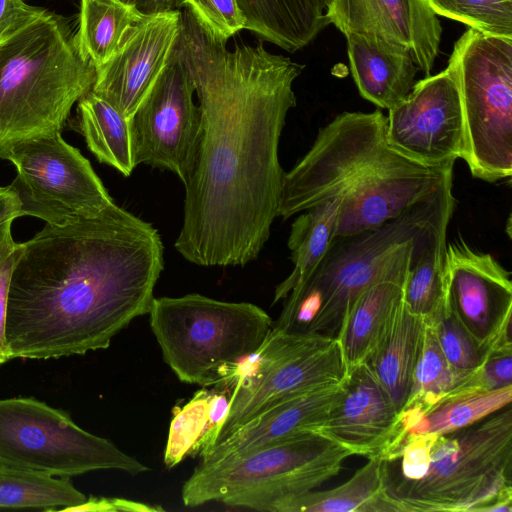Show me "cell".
Wrapping results in <instances>:
<instances>
[{
  "label": "cell",
  "instance_id": "6da1fadb",
  "mask_svg": "<svg viewBox=\"0 0 512 512\" xmlns=\"http://www.w3.org/2000/svg\"><path fill=\"white\" fill-rule=\"evenodd\" d=\"M182 15L176 49L195 86L201 136L175 248L196 265L243 266L259 256L278 217L279 142L305 66L261 41L229 50Z\"/></svg>",
  "mask_w": 512,
  "mask_h": 512
},
{
  "label": "cell",
  "instance_id": "7a4b0ae2",
  "mask_svg": "<svg viewBox=\"0 0 512 512\" xmlns=\"http://www.w3.org/2000/svg\"><path fill=\"white\" fill-rule=\"evenodd\" d=\"M156 228L114 202L21 243L7 296L11 359H51L106 349L148 314L164 269Z\"/></svg>",
  "mask_w": 512,
  "mask_h": 512
},
{
  "label": "cell",
  "instance_id": "3957f363",
  "mask_svg": "<svg viewBox=\"0 0 512 512\" xmlns=\"http://www.w3.org/2000/svg\"><path fill=\"white\" fill-rule=\"evenodd\" d=\"M381 110L342 112L321 127L284 173L278 217L286 220L338 198L336 237L378 228L452 187L454 164L428 166L397 151Z\"/></svg>",
  "mask_w": 512,
  "mask_h": 512
},
{
  "label": "cell",
  "instance_id": "277c9868",
  "mask_svg": "<svg viewBox=\"0 0 512 512\" xmlns=\"http://www.w3.org/2000/svg\"><path fill=\"white\" fill-rule=\"evenodd\" d=\"M381 459L386 512H512V409L440 435L403 437Z\"/></svg>",
  "mask_w": 512,
  "mask_h": 512
},
{
  "label": "cell",
  "instance_id": "5b68a950",
  "mask_svg": "<svg viewBox=\"0 0 512 512\" xmlns=\"http://www.w3.org/2000/svg\"><path fill=\"white\" fill-rule=\"evenodd\" d=\"M452 187L378 228L336 237L316 269L288 294L272 330L335 339L356 299L382 281L405 283L417 250L447 231Z\"/></svg>",
  "mask_w": 512,
  "mask_h": 512
},
{
  "label": "cell",
  "instance_id": "8992f818",
  "mask_svg": "<svg viewBox=\"0 0 512 512\" xmlns=\"http://www.w3.org/2000/svg\"><path fill=\"white\" fill-rule=\"evenodd\" d=\"M95 80L67 23L48 10L0 41V154L20 140L61 133Z\"/></svg>",
  "mask_w": 512,
  "mask_h": 512
},
{
  "label": "cell",
  "instance_id": "52a82bcc",
  "mask_svg": "<svg viewBox=\"0 0 512 512\" xmlns=\"http://www.w3.org/2000/svg\"><path fill=\"white\" fill-rule=\"evenodd\" d=\"M150 327L163 360L182 382L228 387L271 331V317L248 302L193 293L154 298Z\"/></svg>",
  "mask_w": 512,
  "mask_h": 512
},
{
  "label": "cell",
  "instance_id": "ba28073f",
  "mask_svg": "<svg viewBox=\"0 0 512 512\" xmlns=\"http://www.w3.org/2000/svg\"><path fill=\"white\" fill-rule=\"evenodd\" d=\"M351 455L323 435L307 432L243 454L201 461L182 486V502L187 507L221 502L270 511L276 502L336 476Z\"/></svg>",
  "mask_w": 512,
  "mask_h": 512
},
{
  "label": "cell",
  "instance_id": "9c48e42d",
  "mask_svg": "<svg viewBox=\"0 0 512 512\" xmlns=\"http://www.w3.org/2000/svg\"><path fill=\"white\" fill-rule=\"evenodd\" d=\"M459 87L465 148L473 177L496 182L512 175V38L468 28L448 65Z\"/></svg>",
  "mask_w": 512,
  "mask_h": 512
},
{
  "label": "cell",
  "instance_id": "30bf717a",
  "mask_svg": "<svg viewBox=\"0 0 512 512\" xmlns=\"http://www.w3.org/2000/svg\"><path fill=\"white\" fill-rule=\"evenodd\" d=\"M0 465L73 477L97 470L138 475L149 470L63 410L33 397L0 399Z\"/></svg>",
  "mask_w": 512,
  "mask_h": 512
},
{
  "label": "cell",
  "instance_id": "8fae6325",
  "mask_svg": "<svg viewBox=\"0 0 512 512\" xmlns=\"http://www.w3.org/2000/svg\"><path fill=\"white\" fill-rule=\"evenodd\" d=\"M346 373L336 338L271 328L259 350L233 376L228 413L216 443L274 402L339 383Z\"/></svg>",
  "mask_w": 512,
  "mask_h": 512
},
{
  "label": "cell",
  "instance_id": "7c38bea8",
  "mask_svg": "<svg viewBox=\"0 0 512 512\" xmlns=\"http://www.w3.org/2000/svg\"><path fill=\"white\" fill-rule=\"evenodd\" d=\"M0 159L16 169L10 187L20 200L22 216L63 226L97 215L114 202L89 160L61 133L12 143Z\"/></svg>",
  "mask_w": 512,
  "mask_h": 512
},
{
  "label": "cell",
  "instance_id": "4fadbf2b",
  "mask_svg": "<svg viewBox=\"0 0 512 512\" xmlns=\"http://www.w3.org/2000/svg\"><path fill=\"white\" fill-rule=\"evenodd\" d=\"M195 86L176 47L157 81L129 118L135 165L176 174L183 184L193 167L201 112Z\"/></svg>",
  "mask_w": 512,
  "mask_h": 512
},
{
  "label": "cell",
  "instance_id": "5bb4252c",
  "mask_svg": "<svg viewBox=\"0 0 512 512\" xmlns=\"http://www.w3.org/2000/svg\"><path fill=\"white\" fill-rule=\"evenodd\" d=\"M386 119L389 143L405 156L428 166L462 159L464 117L456 76L449 66L416 82L388 110Z\"/></svg>",
  "mask_w": 512,
  "mask_h": 512
},
{
  "label": "cell",
  "instance_id": "9a60e30c",
  "mask_svg": "<svg viewBox=\"0 0 512 512\" xmlns=\"http://www.w3.org/2000/svg\"><path fill=\"white\" fill-rule=\"evenodd\" d=\"M511 273L491 254L462 239L446 246L444 278L448 305L485 354L512 348Z\"/></svg>",
  "mask_w": 512,
  "mask_h": 512
},
{
  "label": "cell",
  "instance_id": "2e32d148",
  "mask_svg": "<svg viewBox=\"0 0 512 512\" xmlns=\"http://www.w3.org/2000/svg\"><path fill=\"white\" fill-rule=\"evenodd\" d=\"M183 27L180 9L144 14L96 69L92 91L130 118L166 67Z\"/></svg>",
  "mask_w": 512,
  "mask_h": 512
},
{
  "label": "cell",
  "instance_id": "e0dca14e",
  "mask_svg": "<svg viewBox=\"0 0 512 512\" xmlns=\"http://www.w3.org/2000/svg\"><path fill=\"white\" fill-rule=\"evenodd\" d=\"M316 433L352 455L381 458L402 438L400 413L366 364L348 371Z\"/></svg>",
  "mask_w": 512,
  "mask_h": 512
},
{
  "label": "cell",
  "instance_id": "ac0fdd59",
  "mask_svg": "<svg viewBox=\"0 0 512 512\" xmlns=\"http://www.w3.org/2000/svg\"><path fill=\"white\" fill-rule=\"evenodd\" d=\"M326 16L344 35L362 34L404 46L425 77L431 75L442 26L426 0H332Z\"/></svg>",
  "mask_w": 512,
  "mask_h": 512
},
{
  "label": "cell",
  "instance_id": "d6986e66",
  "mask_svg": "<svg viewBox=\"0 0 512 512\" xmlns=\"http://www.w3.org/2000/svg\"><path fill=\"white\" fill-rule=\"evenodd\" d=\"M342 380L274 402L215 443L210 451L201 457L202 462L243 454L277 441L315 432L337 399Z\"/></svg>",
  "mask_w": 512,
  "mask_h": 512
},
{
  "label": "cell",
  "instance_id": "ffe728a7",
  "mask_svg": "<svg viewBox=\"0 0 512 512\" xmlns=\"http://www.w3.org/2000/svg\"><path fill=\"white\" fill-rule=\"evenodd\" d=\"M345 37L351 75L364 99L389 110L409 94L419 69L407 48L362 34Z\"/></svg>",
  "mask_w": 512,
  "mask_h": 512
},
{
  "label": "cell",
  "instance_id": "44dd1931",
  "mask_svg": "<svg viewBox=\"0 0 512 512\" xmlns=\"http://www.w3.org/2000/svg\"><path fill=\"white\" fill-rule=\"evenodd\" d=\"M424 330V319L412 314L402 300L383 338L364 363L399 413L408 398Z\"/></svg>",
  "mask_w": 512,
  "mask_h": 512
},
{
  "label": "cell",
  "instance_id": "7402d4cb",
  "mask_svg": "<svg viewBox=\"0 0 512 512\" xmlns=\"http://www.w3.org/2000/svg\"><path fill=\"white\" fill-rule=\"evenodd\" d=\"M404 284L379 282L354 302L336 336L346 372L364 364L383 338L403 300Z\"/></svg>",
  "mask_w": 512,
  "mask_h": 512
},
{
  "label": "cell",
  "instance_id": "603a6c76",
  "mask_svg": "<svg viewBox=\"0 0 512 512\" xmlns=\"http://www.w3.org/2000/svg\"><path fill=\"white\" fill-rule=\"evenodd\" d=\"M246 30L261 42L294 53L309 45L329 25L310 0H237Z\"/></svg>",
  "mask_w": 512,
  "mask_h": 512
},
{
  "label": "cell",
  "instance_id": "cb8c5ba5",
  "mask_svg": "<svg viewBox=\"0 0 512 512\" xmlns=\"http://www.w3.org/2000/svg\"><path fill=\"white\" fill-rule=\"evenodd\" d=\"M77 102L71 127L84 137L88 149L100 163L130 176L136 165L129 119L92 90Z\"/></svg>",
  "mask_w": 512,
  "mask_h": 512
},
{
  "label": "cell",
  "instance_id": "d4e9b609",
  "mask_svg": "<svg viewBox=\"0 0 512 512\" xmlns=\"http://www.w3.org/2000/svg\"><path fill=\"white\" fill-rule=\"evenodd\" d=\"M340 200L333 198L301 213L291 225L288 248L294 268L275 289L273 304L288 296L324 258L334 239Z\"/></svg>",
  "mask_w": 512,
  "mask_h": 512
},
{
  "label": "cell",
  "instance_id": "484cf974",
  "mask_svg": "<svg viewBox=\"0 0 512 512\" xmlns=\"http://www.w3.org/2000/svg\"><path fill=\"white\" fill-rule=\"evenodd\" d=\"M143 16L125 0H80L78 30L73 35L76 48L97 69L115 54Z\"/></svg>",
  "mask_w": 512,
  "mask_h": 512
},
{
  "label": "cell",
  "instance_id": "4316f807",
  "mask_svg": "<svg viewBox=\"0 0 512 512\" xmlns=\"http://www.w3.org/2000/svg\"><path fill=\"white\" fill-rule=\"evenodd\" d=\"M368 459L340 486L282 499L270 512H386L382 501L381 459Z\"/></svg>",
  "mask_w": 512,
  "mask_h": 512
},
{
  "label": "cell",
  "instance_id": "83f0119b",
  "mask_svg": "<svg viewBox=\"0 0 512 512\" xmlns=\"http://www.w3.org/2000/svg\"><path fill=\"white\" fill-rule=\"evenodd\" d=\"M86 500L68 477L0 465V509L73 511Z\"/></svg>",
  "mask_w": 512,
  "mask_h": 512
},
{
  "label": "cell",
  "instance_id": "f1b7e54d",
  "mask_svg": "<svg viewBox=\"0 0 512 512\" xmlns=\"http://www.w3.org/2000/svg\"><path fill=\"white\" fill-rule=\"evenodd\" d=\"M511 400L512 385L495 390L453 389L411 424L403 437L440 435L465 428L509 406Z\"/></svg>",
  "mask_w": 512,
  "mask_h": 512
},
{
  "label": "cell",
  "instance_id": "f546056e",
  "mask_svg": "<svg viewBox=\"0 0 512 512\" xmlns=\"http://www.w3.org/2000/svg\"><path fill=\"white\" fill-rule=\"evenodd\" d=\"M446 235L447 231L437 233L417 250L404 284V305L425 322L448 306L444 278Z\"/></svg>",
  "mask_w": 512,
  "mask_h": 512
},
{
  "label": "cell",
  "instance_id": "4dcf8cb0",
  "mask_svg": "<svg viewBox=\"0 0 512 512\" xmlns=\"http://www.w3.org/2000/svg\"><path fill=\"white\" fill-rule=\"evenodd\" d=\"M456 385L457 380L441 352L434 329L425 323L408 398L400 412L402 437L411 424L443 399Z\"/></svg>",
  "mask_w": 512,
  "mask_h": 512
},
{
  "label": "cell",
  "instance_id": "1f68e13d",
  "mask_svg": "<svg viewBox=\"0 0 512 512\" xmlns=\"http://www.w3.org/2000/svg\"><path fill=\"white\" fill-rule=\"evenodd\" d=\"M211 394L212 392L202 389L184 406L174 411L164 452L167 468H173L188 455L198 453L200 442L208 428Z\"/></svg>",
  "mask_w": 512,
  "mask_h": 512
},
{
  "label": "cell",
  "instance_id": "d6a6232c",
  "mask_svg": "<svg viewBox=\"0 0 512 512\" xmlns=\"http://www.w3.org/2000/svg\"><path fill=\"white\" fill-rule=\"evenodd\" d=\"M433 12L483 33L512 38V1L426 0Z\"/></svg>",
  "mask_w": 512,
  "mask_h": 512
},
{
  "label": "cell",
  "instance_id": "836d02e7",
  "mask_svg": "<svg viewBox=\"0 0 512 512\" xmlns=\"http://www.w3.org/2000/svg\"><path fill=\"white\" fill-rule=\"evenodd\" d=\"M425 323L434 329L441 352L457 384L481 365L484 360L482 350L458 321L449 305Z\"/></svg>",
  "mask_w": 512,
  "mask_h": 512
},
{
  "label": "cell",
  "instance_id": "e575fe53",
  "mask_svg": "<svg viewBox=\"0 0 512 512\" xmlns=\"http://www.w3.org/2000/svg\"><path fill=\"white\" fill-rule=\"evenodd\" d=\"M204 34L212 41L226 45L228 40L246 29V18L237 0H178Z\"/></svg>",
  "mask_w": 512,
  "mask_h": 512
},
{
  "label": "cell",
  "instance_id": "d590c367",
  "mask_svg": "<svg viewBox=\"0 0 512 512\" xmlns=\"http://www.w3.org/2000/svg\"><path fill=\"white\" fill-rule=\"evenodd\" d=\"M511 385L512 348H503L486 353L481 365L453 389L495 390Z\"/></svg>",
  "mask_w": 512,
  "mask_h": 512
},
{
  "label": "cell",
  "instance_id": "8d00e7d4",
  "mask_svg": "<svg viewBox=\"0 0 512 512\" xmlns=\"http://www.w3.org/2000/svg\"><path fill=\"white\" fill-rule=\"evenodd\" d=\"M21 243L0 254V366L12 360L6 342L7 296L11 272L19 256Z\"/></svg>",
  "mask_w": 512,
  "mask_h": 512
},
{
  "label": "cell",
  "instance_id": "74e56055",
  "mask_svg": "<svg viewBox=\"0 0 512 512\" xmlns=\"http://www.w3.org/2000/svg\"><path fill=\"white\" fill-rule=\"evenodd\" d=\"M46 9L24 0H0V41L41 15Z\"/></svg>",
  "mask_w": 512,
  "mask_h": 512
},
{
  "label": "cell",
  "instance_id": "f35d334b",
  "mask_svg": "<svg viewBox=\"0 0 512 512\" xmlns=\"http://www.w3.org/2000/svg\"><path fill=\"white\" fill-rule=\"evenodd\" d=\"M21 216V203L16 192L10 185L0 187V254L16 244L11 226Z\"/></svg>",
  "mask_w": 512,
  "mask_h": 512
},
{
  "label": "cell",
  "instance_id": "ab89813d",
  "mask_svg": "<svg viewBox=\"0 0 512 512\" xmlns=\"http://www.w3.org/2000/svg\"><path fill=\"white\" fill-rule=\"evenodd\" d=\"M230 397L225 392H212L209 403L208 428L203 436L198 453L200 457L206 455L216 443L221 426L228 413Z\"/></svg>",
  "mask_w": 512,
  "mask_h": 512
},
{
  "label": "cell",
  "instance_id": "60d3db41",
  "mask_svg": "<svg viewBox=\"0 0 512 512\" xmlns=\"http://www.w3.org/2000/svg\"><path fill=\"white\" fill-rule=\"evenodd\" d=\"M73 511H104V512H159L163 511L160 506L133 501L124 498L91 497Z\"/></svg>",
  "mask_w": 512,
  "mask_h": 512
},
{
  "label": "cell",
  "instance_id": "b9f144b4",
  "mask_svg": "<svg viewBox=\"0 0 512 512\" xmlns=\"http://www.w3.org/2000/svg\"><path fill=\"white\" fill-rule=\"evenodd\" d=\"M134 4L143 14L165 12L177 9L178 0H125Z\"/></svg>",
  "mask_w": 512,
  "mask_h": 512
},
{
  "label": "cell",
  "instance_id": "7bdbcfd3",
  "mask_svg": "<svg viewBox=\"0 0 512 512\" xmlns=\"http://www.w3.org/2000/svg\"><path fill=\"white\" fill-rule=\"evenodd\" d=\"M508 1H512V0H508Z\"/></svg>",
  "mask_w": 512,
  "mask_h": 512
}]
</instances>
